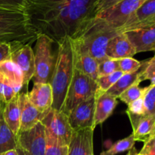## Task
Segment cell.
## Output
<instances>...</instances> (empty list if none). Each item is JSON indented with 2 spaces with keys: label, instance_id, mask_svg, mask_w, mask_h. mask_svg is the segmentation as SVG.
<instances>
[{
  "label": "cell",
  "instance_id": "cell-7",
  "mask_svg": "<svg viewBox=\"0 0 155 155\" xmlns=\"http://www.w3.org/2000/svg\"><path fill=\"white\" fill-rule=\"evenodd\" d=\"M41 122L45 126V131L54 137L62 145H68L73 129L68 121V117L63 111L51 108Z\"/></svg>",
  "mask_w": 155,
  "mask_h": 155
},
{
  "label": "cell",
  "instance_id": "cell-9",
  "mask_svg": "<svg viewBox=\"0 0 155 155\" xmlns=\"http://www.w3.org/2000/svg\"><path fill=\"white\" fill-rule=\"evenodd\" d=\"M10 60L19 68L22 73L23 85L26 88L35 73L34 52L31 45L24 43L11 44Z\"/></svg>",
  "mask_w": 155,
  "mask_h": 155
},
{
  "label": "cell",
  "instance_id": "cell-3",
  "mask_svg": "<svg viewBox=\"0 0 155 155\" xmlns=\"http://www.w3.org/2000/svg\"><path fill=\"white\" fill-rule=\"evenodd\" d=\"M57 43V56L50 80L53 92L51 108L62 111L68 88L75 68L74 51L72 39L69 36L62 38Z\"/></svg>",
  "mask_w": 155,
  "mask_h": 155
},
{
  "label": "cell",
  "instance_id": "cell-19",
  "mask_svg": "<svg viewBox=\"0 0 155 155\" xmlns=\"http://www.w3.org/2000/svg\"><path fill=\"white\" fill-rule=\"evenodd\" d=\"M94 127L104 122L113 113L117 105V99L107 93H95Z\"/></svg>",
  "mask_w": 155,
  "mask_h": 155
},
{
  "label": "cell",
  "instance_id": "cell-2",
  "mask_svg": "<svg viewBox=\"0 0 155 155\" xmlns=\"http://www.w3.org/2000/svg\"><path fill=\"white\" fill-rule=\"evenodd\" d=\"M39 35L24 5L0 4V43L31 45Z\"/></svg>",
  "mask_w": 155,
  "mask_h": 155
},
{
  "label": "cell",
  "instance_id": "cell-15",
  "mask_svg": "<svg viewBox=\"0 0 155 155\" xmlns=\"http://www.w3.org/2000/svg\"><path fill=\"white\" fill-rule=\"evenodd\" d=\"M72 43L74 46L75 68L96 81L98 77V62L88 53L78 40L72 39Z\"/></svg>",
  "mask_w": 155,
  "mask_h": 155
},
{
  "label": "cell",
  "instance_id": "cell-37",
  "mask_svg": "<svg viewBox=\"0 0 155 155\" xmlns=\"http://www.w3.org/2000/svg\"><path fill=\"white\" fill-rule=\"evenodd\" d=\"M11 47L7 43H0V62L10 60Z\"/></svg>",
  "mask_w": 155,
  "mask_h": 155
},
{
  "label": "cell",
  "instance_id": "cell-30",
  "mask_svg": "<svg viewBox=\"0 0 155 155\" xmlns=\"http://www.w3.org/2000/svg\"><path fill=\"white\" fill-rule=\"evenodd\" d=\"M144 101L145 114L144 116H153L155 115V84H150L147 87L145 94L142 96Z\"/></svg>",
  "mask_w": 155,
  "mask_h": 155
},
{
  "label": "cell",
  "instance_id": "cell-39",
  "mask_svg": "<svg viewBox=\"0 0 155 155\" xmlns=\"http://www.w3.org/2000/svg\"><path fill=\"white\" fill-rule=\"evenodd\" d=\"M16 150H17V151H18V155H30L27 151H25L24 149H22L21 147H20L19 146H17Z\"/></svg>",
  "mask_w": 155,
  "mask_h": 155
},
{
  "label": "cell",
  "instance_id": "cell-29",
  "mask_svg": "<svg viewBox=\"0 0 155 155\" xmlns=\"http://www.w3.org/2000/svg\"><path fill=\"white\" fill-rule=\"evenodd\" d=\"M124 74L121 71H116L111 74L98 77L96 80L97 91L96 93H105L110 89L117 81Z\"/></svg>",
  "mask_w": 155,
  "mask_h": 155
},
{
  "label": "cell",
  "instance_id": "cell-22",
  "mask_svg": "<svg viewBox=\"0 0 155 155\" xmlns=\"http://www.w3.org/2000/svg\"><path fill=\"white\" fill-rule=\"evenodd\" d=\"M141 74H142V62H141V66L139 70L133 73H127V74H123L117 81L116 83L110 89L106 91V93L110 94L112 97L118 99L119 96L129 87L136 83V81H142V78H141Z\"/></svg>",
  "mask_w": 155,
  "mask_h": 155
},
{
  "label": "cell",
  "instance_id": "cell-16",
  "mask_svg": "<svg viewBox=\"0 0 155 155\" xmlns=\"http://www.w3.org/2000/svg\"><path fill=\"white\" fill-rule=\"evenodd\" d=\"M127 39L136 53L154 51L155 26L125 32Z\"/></svg>",
  "mask_w": 155,
  "mask_h": 155
},
{
  "label": "cell",
  "instance_id": "cell-18",
  "mask_svg": "<svg viewBox=\"0 0 155 155\" xmlns=\"http://www.w3.org/2000/svg\"><path fill=\"white\" fill-rule=\"evenodd\" d=\"M105 54L109 59H120L133 57L136 53L127 39L125 33H120L109 41L106 48Z\"/></svg>",
  "mask_w": 155,
  "mask_h": 155
},
{
  "label": "cell",
  "instance_id": "cell-33",
  "mask_svg": "<svg viewBox=\"0 0 155 155\" xmlns=\"http://www.w3.org/2000/svg\"><path fill=\"white\" fill-rule=\"evenodd\" d=\"M141 66V62L133 59V57L124 58L119 59L120 71L124 74L133 73L139 69Z\"/></svg>",
  "mask_w": 155,
  "mask_h": 155
},
{
  "label": "cell",
  "instance_id": "cell-44",
  "mask_svg": "<svg viewBox=\"0 0 155 155\" xmlns=\"http://www.w3.org/2000/svg\"><path fill=\"white\" fill-rule=\"evenodd\" d=\"M2 104V102L1 101H0V106H1V105Z\"/></svg>",
  "mask_w": 155,
  "mask_h": 155
},
{
  "label": "cell",
  "instance_id": "cell-13",
  "mask_svg": "<svg viewBox=\"0 0 155 155\" xmlns=\"http://www.w3.org/2000/svg\"><path fill=\"white\" fill-rule=\"evenodd\" d=\"M93 128L74 129L68 144V155L93 154Z\"/></svg>",
  "mask_w": 155,
  "mask_h": 155
},
{
  "label": "cell",
  "instance_id": "cell-31",
  "mask_svg": "<svg viewBox=\"0 0 155 155\" xmlns=\"http://www.w3.org/2000/svg\"><path fill=\"white\" fill-rule=\"evenodd\" d=\"M141 78L142 81L148 80L151 84H155V58L152 57L142 62V74Z\"/></svg>",
  "mask_w": 155,
  "mask_h": 155
},
{
  "label": "cell",
  "instance_id": "cell-24",
  "mask_svg": "<svg viewBox=\"0 0 155 155\" xmlns=\"http://www.w3.org/2000/svg\"><path fill=\"white\" fill-rule=\"evenodd\" d=\"M18 146L16 135L9 129L2 118V111L0 115V153L16 149Z\"/></svg>",
  "mask_w": 155,
  "mask_h": 155
},
{
  "label": "cell",
  "instance_id": "cell-12",
  "mask_svg": "<svg viewBox=\"0 0 155 155\" xmlns=\"http://www.w3.org/2000/svg\"><path fill=\"white\" fill-rule=\"evenodd\" d=\"M95 97L79 103L68 114V121L73 130L94 127Z\"/></svg>",
  "mask_w": 155,
  "mask_h": 155
},
{
  "label": "cell",
  "instance_id": "cell-10",
  "mask_svg": "<svg viewBox=\"0 0 155 155\" xmlns=\"http://www.w3.org/2000/svg\"><path fill=\"white\" fill-rule=\"evenodd\" d=\"M146 0H121L112 7L98 13L95 17L104 20L110 26L117 29Z\"/></svg>",
  "mask_w": 155,
  "mask_h": 155
},
{
  "label": "cell",
  "instance_id": "cell-5",
  "mask_svg": "<svg viewBox=\"0 0 155 155\" xmlns=\"http://www.w3.org/2000/svg\"><path fill=\"white\" fill-rule=\"evenodd\" d=\"M96 91V81L74 68L62 111L68 115L79 103L95 96Z\"/></svg>",
  "mask_w": 155,
  "mask_h": 155
},
{
  "label": "cell",
  "instance_id": "cell-20",
  "mask_svg": "<svg viewBox=\"0 0 155 155\" xmlns=\"http://www.w3.org/2000/svg\"><path fill=\"white\" fill-rule=\"evenodd\" d=\"M0 83L12 87L18 93L24 88L22 73L11 60L0 62Z\"/></svg>",
  "mask_w": 155,
  "mask_h": 155
},
{
  "label": "cell",
  "instance_id": "cell-25",
  "mask_svg": "<svg viewBox=\"0 0 155 155\" xmlns=\"http://www.w3.org/2000/svg\"><path fill=\"white\" fill-rule=\"evenodd\" d=\"M128 107L127 109V113L130 118V123L133 127V131L136 129L139 122L145 118V108H144V101L143 98L137 99L134 101L129 103Z\"/></svg>",
  "mask_w": 155,
  "mask_h": 155
},
{
  "label": "cell",
  "instance_id": "cell-40",
  "mask_svg": "<svg viewBox=\"0 0 155 155\" xmlns=\"http://www.w3.org/2000/svg\"><path fill=\"white\" fill-rule=\"evenodd\" d=\"M2 155H18V153L16 149H13V150H10L5 152V153H2Z\"/></svg>",
  "mask_w": 155,
  "mask_h": 155
},
{
  "label": "cell",
  "instance_id": "cell-27",
  "mask_svg": "<svg viewBox=\"0 0 155 155\" xmlns=\"http://www.w3.org/2000/svg\"><path fill=\"white\" fill-rule=\"evenodd\" d=\"M140 83L141 81H136V83L129 87L127 90H125L119 96L118 99H120L121 101L128 105L131 102L142 97L146 91L147 87L146 88H140L139 87Z\"/></svg>",
  "mask_w": 155,
  "mask_h": 155
},
{
  "label": "cell",
  "instance_id": "cell-11",
  "mask_svg": "<svg viewBox=\"0 0 155 155\" xmlns=\"http://www.w3.org/2000/svg\"><path fill=\"white\" fill-rule=\"evenodd\" d=\"M155 26V0H146L138 8L117 30L125 33L137 29Z\"/></svg>",
  "mask_w": 155,
  "mask_h": 155
},
{
  "label": "cell",
  "instance_id": "cell-36",
  "mask_svg": "<svg viewBox=\"0 0 155 155\" xmlns=\"http://www.w3.org/2000/svg\"><path fill=\"white\" fill-rule=\"evenodd\" d=\"M120 1L121 0H98V3H97L96 9H95L96 15L100 12L112 7V6L116 5L117 3Z\"/></svg>",
  "mask_w": 155,
  "mask_h": 155
},
{
  "label": "cell",
  "instance_id": "cell-1",
  "mask_svg": "<svg viewBox=\"0 0 155 155\" xmlns=\"http://www.w3.org/2000/svg\"><path fill=\"white\" fill-rule=\"evenodd\" d=\"M98 0H24L30 21L39 34L57 43L78 37L96 16Z\"/></svg>",
  "mask_w": 155,
  "mask_h": 155
},
{
  "label": "cell",
  "instance_id": "cell-41",
  "mask_svg": "<svg viewBox=\"0 0 155 155\" xmlns=\"http://www.w3.org/2000/svg\"><path fill=\"white\" fill-rule=\"evenodd\" d=\"M136 153H137V150L136 149V147H132L130 150H128V153H127L126 155H136Z\"/></svg>",
  "mask_w": 155,
  "mask_h": 155
},
{
  "label": "cell",
  "instance_id": "cell-23",
  "mask_svg": "<svg viewBox=\"0 0 155 155\" xmlns=\"http://www.w3.org/2000/svg\"><path fill=\"white\" fill-rule=\"evenodd\" d=\"M133 134L135 141L143 143L155 137V115L142 119Z\"/></svg>",
  "mask_w": 155,
  "mask_h": 155
},
{
  "label": "cell",
  "instance_id": "cell-46",
  "mask_svg": "<svg viewBox=\"0 0 155 155\" xmlns=\"http://www.w3.org/2000/svg\"><path fill=\"white\" fill-rule=\"evenodd\" d=\"M92 155H94V154H92Z\"/></svg>",
  "mask_w": 155,
  "mask_h": 155
},
{
  "label": "cell",
  "instance_id": "cell-14",
  "mask_svg": "<svg viewBox=\"0 0 155 155\" xmlns=\"http://www.w3.org/2000/svg\"><path fill=\"white\" fill-rule=\"evenodd\" d=\"M27 92H19L18 105L20 109V130H26L40 122L47 112H40L36 109L27 97Z\"/></svg>",
  "mask_w": 155,
  "mask_h": 155
},
{
  "label": "cell",
  "instance_id": "cell-43",
  "mask_svg": "<svg viewBox=\"0 0 155 155\" xmlns=\"http://www.w3.org/2000/svg\"><path fill=\"white\" fill-rule=\"evenodd\" d=\"M136 155H142V154H141V153H137Z\"/></svg>",
  "mask_w": 155,
  "mask_h": 155
},
{
  "label": "cell",
  "instance_id": "cell-28",
  "mask_svg": "<svg viewBox=\"0 0 155 155\" xmlns=\"http://www.w3.org/2000/svg\"><path fill=\"white\" fill-rule=\"evenodd\" d=\"M46 147L44 155H68V145H62L45 131Z\"/></svg>",
  "mask_w": 155,
  "mask_h": 155
},
{
  "label": "cell",
  "instance_id": "cell-32",
  "mask_svg": "<svg viewBox=\"0 0 155 155\" xmlns=\"http://www.w3.org/2000/svg\"><path fill=\"white\" fill-rule=\"evenodd\" d=\"M119 59L107 58L105 60L98 63V76L101 77V76L107 75V74H111V73L116 71H119Z\"/></svg>",
  "mask_w": 155,
  "mask_h": 155
},
{
  "label": "cell",
  "instance_id": "cell-21",
  "mask_svg": "<svg viewBox=\"0 0 155 155\" xmlns=\"http://www.w3.org/2000/svg\"><path fill=\"white\" fill-rule=\"evenodd\" d=\"M19 94V93H18ZM18 94L10 101L5 103L2 108V118L9 129L17 135L20 129V109Z\"/></svg>",
  "mask_w": 155,
  "mask_h": 155
},
{
  "label": "cell",
  "instance_id": "cell-38",
  "mask_svg": "<svg viewBox=\"0 0 155 155\" xmlns=\"http://www.w3.org/2000/svg\"><path fill=\"white\" fill-rule=\"evenodd\" d=\"M0 4L24 5V0H0Z\"/></svg>",
  "mask_w": 155,
  "mask_h": 155
},
{
  "label": "cell",
  "instance_id": "cell-6",
  "mask_svg": "<svg viewBox=\"0 0 155 155\" xmlns=\"http://www.w3.org/2000/svg\"><path fill=\"white\" fill-rule=\"evenodd\" d=\"M54 41L44 34L36 40L34 53L35 73L33 83H50L55 59L52 53Z\"/></svg>",
  "mask_w": 155,
  "mask_h": 155
},
{
  "label": "cell",
  "instance_id": "cell-42",
  "mask_svg": "<svg viewBox=\"0 0 155 155\" xmlns=\"http://www.w3.org/2000/svg\"><path fill=\"white\" fill-rule=\"evenodd\" d=\"M3 106H4V103H2V104L0 106V115H1L2 113V108H3Z\"/></svg>",
  "mask_w": 155,
  "mask_h": 155
},
{
  "label": "cell",
  "instance_id": "cell-34",
  "mask_svg": "<svg viewBox=\"0 0 155 155\" xmlns=\"http://www.w3.org/2000/svg\"><path fill=\"white\" fill-rule=\"evenodd\" d=\"M17 94H18L13 88L0 83V101L2 103H6L10 101Z\"/></svg>",
  "mask_w": 155,
  "mask_h": 155
},
{
  "label": "cell",
  "instance_id": "cell-26",
  "mask_svg": "<svg viewBox=\"0 0 155 155\" xmlns=\"http://www.w3.org/2000/svg\"><path fill=\"white\" fill-rule=\"evenodd\" d=\"M135 142L136 141L134 140L133 134L132 133L129 136L115 142L107 150L101 152L100 155H117L118 153H123L134 147Z\"/></svg>",
  "mask_w": 155,
  "mask_h": 155
},
{
  "label": "cell",
  "instance_id": "cell-4",
  "mask_svg": "<svg viewBox=\"0 0 155 155\" xmlns=\"http://www.w3.org/2000/svg\"><path fill=\"white\" fill-rule=\"evenodd\" d=\"M119 31L104 20L95 17L88 24L78 37L88 53L98 62L107 59L105 51L109 41L117 35Z\"/></svg>",
  "mask_w": 155,
  "mask_h": 155
},
{
  "label": "cell",
  "instance_id": "cell-45",
  "mask_svg": "<svg viewBox=\"0 0 155 155\" xmlns=\"http://www.w3.org/2000/svg\"><path fill=\"white\" fill-rule=\"evenodd\" d=\"M0 155H2V153H0Z\"/></svg>",
  "mask_w": 155,
  "mask_h": 155
},
{
  "label": "cell",
  "instance_id": "cell-8",
  "mask_svg": "<svg viewBox=\"0 0 155 155\" xmlns=\"http://www.w3.org/2000/svg\"><path fill=\"white\" fill-rule=\"evenodd\" d=\"M18 146L30 155H44L46 147L45 129L41 122L26 130H20L16 135Z\"/></svg>",
  "mask_w": 155,
  "mask_h": 155
},
{
  "label": "cell",
  "instance_id": "cell-35",
  "mask_svg": "<svg viewBox=\"0 0 155 155\" xmlns=\"http://www.w3.org/2000/svg\"><path fill=\"white\" fill-rule=\"evenodd\" d=\"M139 153L142 155H155V137L144 142V146Z\"/></svg>",
  "mask_w": 155,
  "mask_h": 155
},
{
  "label": "cell",
  "instance_id": "cell-17",
  "mask_svg": "<svg viewBox=\"0 0 155 155\" xmlns=\"http://www.w3.org/2000/svg\"><path fill=\"white\" fill-rule=\"evenodd\" d=\"M27 94L32 104L40 112H47L51 108L53 92L50 83H33V88Z\"/></svg>",
  "mask_w": 155,
  "mask_h": 155
}]
</instances>
